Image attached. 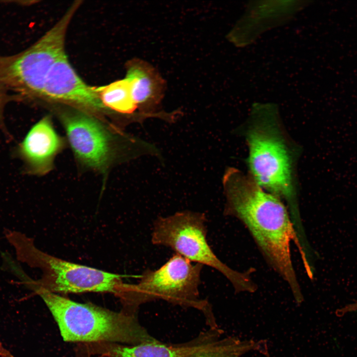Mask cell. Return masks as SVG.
I'll return each mask as SVG.
<instances>
[{
	"label": "cell",
	"mask_w": 357,
	"mask_h": 357,
	"mask_svg": "<svg viewBox=\"0 0 357 357\" xmlns=\"http://www.w3.org/2000/svg\"><path fill=\"white\" fill-rule=\"evenodd\" d=\"M224 214L238 219L253 238L266 262L287 283L298 304L303 297L292 262L294 242L308 276L312 275L304 249L288 207L249 175L229 167L223 177Z\"/></svg>",
	"instance_id": "obj_1"
},
{
	"label": "cell",
	"mask_w": 357,
	"mask_h": 357,
	"mask_svg": "<svg viewBox=\"0 0 357 357\" xmlns=\"http://www.w3.org/2000/svg\"><path fill=\"white\" fill-rule=\"evenodd\" d=\"M275 108L257 106L245 130L249 175L264 189L287 204L296 229L302 230L295 175L296 154Z\"/></svg>",
	"instance_id": "obj_2"
},
{
	"label": "cell",
	"mask_w": 357,
	"mask_h": 357,
	"mask_svg": "<svg viewBox=\"0 0 357 357\" xmlns=\"http://www.w3.org/2000/svg\"><path fill=\"white\" fill-rule=\"evenodd\" d=\"M32 290L45 303L65 342L135 345L158 340L140 323L137 314L78 302L40 288Z\"/></svg>",
	"instance_id": "obj_3"
},
{
	"label": "cell",
	"mask_w": 357,
	"mask_h": 357,
	"mask_svg": "<svg viewBox=\"0 0 357 357\" xmlns=\"http://www.w3.org/2000/svg\"><path fill=\"white\" fill-rule=\"evenodd\" d=\"M203 267L175 253L159 268L144 270L138 283L125 284L120 298L122 310L137 314L141 305L163 300L196 309L203 314L209 328L219 327L210 303L200 296Z\"/></svg>",
	"instance_id": "obj_4"
},
{
	"label": "cell",
	"mask_w": 357,
	"mask_h": 357,
	"mask_svg": "<svg viewBox=\"0 0 357 357\" xmlns=\"http://www.w3.org/2000/svg\"><path fill=\"white\" fill-rule=\"evenodd\" d=\"M5 237L14 247L16 259L42 272L26 287L40 288L55 294L107 293L119 298L125 284L119 274L66 261L38 248L33 239L21 232L6 230Z\"/></svg>",
	"instance_id": "obj_5"
},
{
	"label": "cell",
	"mask_w": 357,
	"mask_h": 357,
	"mask_svg": "<svg viewBox=\"0 0 357 357\" xmlns=\"http://www.w3.org/2000/svg\"><path fill=\"white\" fill-rule=\"evenodd\" d=\"M76 1L35 43L15 54L0 55V83L20 102L41 99L47 76L64 54L65 35L80 5Z\"/></svg>",
	"instance_id": "obj_6"
},
{
	"label": "cell",
	"mask_w": 357,
	"mask_h": 357,
	"mask_svg": "<svg viewBox=\"0 0 357 357\" xmlns=\"http://www.w3.org/2000/svg\"><path fill=\"white\" fill-rule=\"evenodd\" d=\"M206 222L205 214L188 210L159 217L153 224L151 242L172 249L193 263L215 269L228 280L236 293L255 292L257 286L250 276L254 270L238 271L218 258L207 240Z\"/></svg>",
	"instance_id": "obj_7"
},
{
	"label": "cell",
	"mask_w": 357,
	"mask_h": 357,
	"mask_svg": "<svg viewBox=\"0 0 357 357\" xmlns=\"http://www.w3.org/2000/svg\"><path fill=\"white\" fill-rule=\"evenodd\" d=\"M60 116L76 158L88 167L106 171L112 160L113 148L110 134L103 125L82 112H65Z\"/></svg>",
	"instance_id": "obj_8"
},
{
	"label": "cell",
	"mask_w": 357,
	"mask_h": 357,
	"mask_svg": "<svg viewBox=\"0 0 357 357\" xmlns=\"http://www.w3.org/2000/svg\"><path fill=\"white\" fill-rule=\"evenodd\" d=\"M223 331L212 328L200 333L192 339L180 343L156 342L128 345L114 343L83 344L81 352L85 357L99 355L101 357H185L191 352L221 338Z\"/></svg>",
	"instance_id": "obj_9"
},
{
	"label": "cell",
	"mask_w": 357,
	"mask_h": 357,
	"mask_svg": "<svg viewBox=\"0 0 357 357\" xmlns=\"http://www.w3.org/2000/svg\"><path fill=\"white\" fill-rule=\"evenodd\" d=\"M96 88L88 85L80 78L64 54L50 71L41 99L62 101L92 111H104L107 109Z\"/></svg>",
	"instance_id": "obj_10"
},
{
	"label": "cell",
	"mask_w": 357,
	"mask_h": 357,
	"mask_svg": "<svg viewBox=\"0 0 357 357\" xmlns=\"http://www.w3.org/2000/svg\"><path fill=\"white\" fill-rule=\"evenodd\" d=\"M125 78L140 113L174 121L179 111L167 113L160 110L166 82L152 64L140 59L131 60L127 64Z\"/></svg>",
	"instance_id": "obj_11"
},
{
	"label": "cell",
	"mask_w": 357,
	"mask_h": 357,
	"mask_svg": "<svg viewBox=\"0 0 357 357\" xmlns=\"http://www.w3.org/2000/svg\"><path fill=\"white\" fill-rule=\"evenodd\" d=\"M62 146L61 140L46 116L35 123L18 144L15 154L24 163L27 174L43 175L52 169L53 160Z\"/></svg>",
	"instance_id": "obj_12"
},
{
	"label": "cell",
	"mask_w": 357,
	"mask_h": 357,
	"mask_svg": "<svg viewBox=\"0 0 357 357\" xmlns=\"http://www.w3.org/2000/svg\"><path fill=\"white\" fill-rule=\"evenodd\" d=\"M263 341L241 340L236 337L220 338L194 350L185 357H240L252 351L268 353Z\"/></svg>",
	"instance_id": "obj_13"
},
{
	"label": "cell",
	"mask_w": 357,
	"mask_h": 357,
	"mask_svg": "<svg viewBox=\"0 0 357 357\" xmlns=\"http://www.w3.org/2000/svg\"><path fill=\"white\" fill-rule=\"evenodd\" d=\"M96 88L103 104L107 109L127 115L133 114L137 109L125 78Z\"/></svg>",
	"instance_id": "obj_14"
},
{
	"label": "cell",
	"mask_w": 357,
	"mask_h": 357,
	"mask_svg": "<svg viewBox=\"0 0 357 357\" xmlns=\"http://www.w3.org/2000/svg\"><path fill=\"white\" fill-rule=\"evenodd\" d=\"M0 253L2 259V265L0 267L1 270L15 276L20 281L19 284L24 286L32 280L24 271L19 261L14 258L10 253L6 251H0Z\"/></svg>",
	"instance_id": "obj_15"
},
{
	"label": "cell",
	"mask_w": 357,
	"mask_h": 357,
	"mask_svg": "<svg viewBox=\"0 0 357 357\" xmlns=\"http://www.w3.org/2000/svg\"><path fill=\"white\" fill-rule=\"evenodd\" d=\"M11 102H19L18 98L9 92L0 83V129L3 131L8 138H11L10 135L6 129L4 121V112L6 106Z\"/></svg>",
	"instance_id": "obj_16"
},
{
	"label": "cell",
	"mask_w": 357,
	"mask_h": 357,
	"mask_svg": "<svg viewBox=\"0 0 357 357\" xmlns=\"http://www.w3.org/2000/svg\"><path fill=\"white\" fill-rule=\"evenodd\" d=\"M356 311H357V301L338 308L335 313L337 317H341L348 313Z\"/></svg>",
	"instance_id": "obj_17"
},
{
	"label": "cell",
	"mask_w": 357,
	"mask_h": 357,
	"mask_svg": "<svg viewBox=\"0 0 357 357\" xmlns=\"http://www.w3.org/2000/svg\"><path fill=\"white\" fill-rule=\"evenodd\" d=\"M0 357H15L0 342Z\"/></svg>",
	"instance_id": "obj_18"
}]
</instances>
